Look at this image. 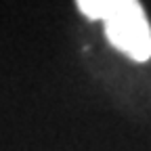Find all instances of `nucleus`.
<instances>
[{
  "mask_svg": "<svg viewBox=\"0 0 151 151\" xmlns=\"http://www.w3.org/2000/svg\"><path fill=\"white\" fill-rule=\"evenodd\" d=\"M103 19L107 38L116 48L134 61L151 57V27L139 0H113Z\"/></svg>",
  "mask_w": 151,
  "mask_h": 151,
  "instance_id": "obj_1",
  "label": "nucleus"
},
{
  "mask_svg": "<svg viewBox=\"0 0 151 151\" xmlns=\"http://www.w3.org/2000/svg\"><path fill=\"white\" fill-rule=\"evenodd\" d=\"M113 0H78L80 11L90 19H103Z\"/></svg>",
  "mask_w": 151,
  "mask_h": 151,
  "instance_id": "obj_2",
  "label": "nucleus"
}]
</instances>
